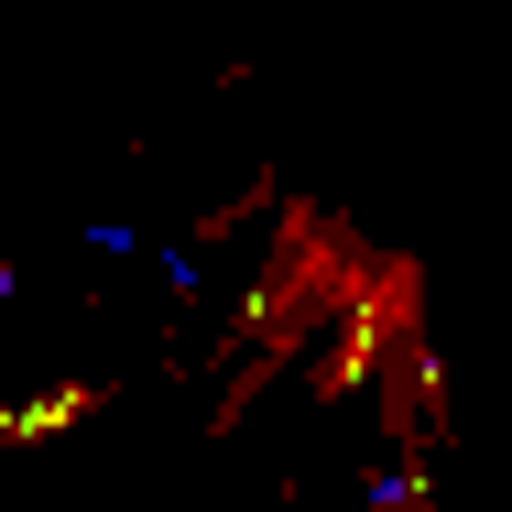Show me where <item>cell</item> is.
I'll return each instance as SVG.
<instances>
[{
  "label": "cell",
  "instance_id": "1",
  "mask_svg": "<svg viewBox=\"0 0 512 512\" xmlns=\"http://www.w3.org/2000/svg\"><path fill=\"white\" fill-rule=\"evenodd\" d=\"M0 295H11V262H0Z\"/></svg>",
  "mask_w": 512,
  "mask_h": 512
}]
</instances>
